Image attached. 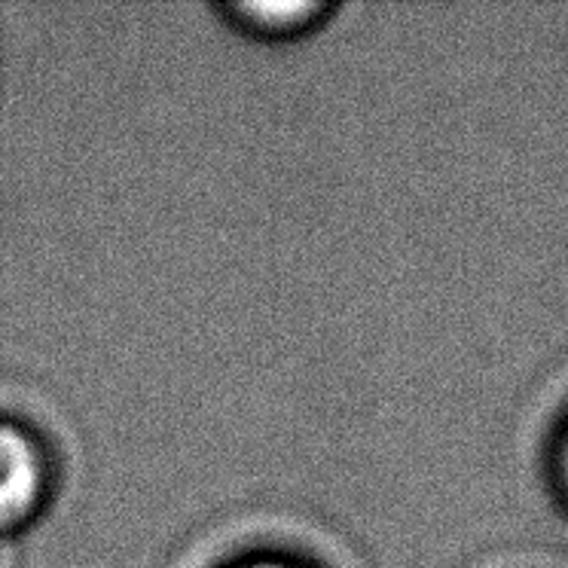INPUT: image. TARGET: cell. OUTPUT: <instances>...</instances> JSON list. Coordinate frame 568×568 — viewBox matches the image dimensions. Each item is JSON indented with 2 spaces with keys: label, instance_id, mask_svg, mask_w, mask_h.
Segmentation results:
<instances>
[{
  "label": "cell",
  "instance_id": "2",
  "mask_svg": "<svg viewBox=\"0 0 568 568\" xmlns=\"http://www.w3.org/2000/svg\"><path fill=\"white\" fill-rule=\"evenodd\" d=\"M247 568H287V566H278V562H260V566H247Z\"/></svg>",
  "mask_w": 568,
  "mask_h": 568
},
{
  "label": "cell",
  "instance_id": "1",
  "mask_svg": "<svg viewBox=\"0 0 568 568\" xmlns=\"http://www.w3.org/2000/svg\"><path fill=\"white\" fill-rule=\"evenodd\" d=\"M40 493V458L26 434L0 425V523L26 514Z\"/></svg>",
  "mask_w": 568,
  "mask_h": 568
}]
</instances>
